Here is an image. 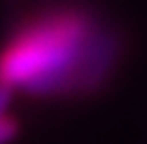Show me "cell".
Returning <instances> with one entry per match:
<instances>
[{"mask_svg": "<svg viewBox=\"0 0 147 144\" xmlns=\"http://www.w3.org/2000/svg\"><path fill=\"white\" fill-rule=\"evenodd\" d=\"M100 25L95 8L85 5H57L35 13L0 47V82L40 99L70 97Z\"/></svg>", "mask_w": 147, "mask_h": 144, "instance_id": "obj_1", "label": "cell"}, {"mask_svg": "<svg viewBox=\"0 0 147 144\" xmlns=\"http://www.w3.org/2000/svg\"><path fill=\"white\" fill-rule=\"evenodd\" d=\"M13 94H15L13 87H8V84L0 82V119L8 117V107H10V102H13Z\"/></svg>", "mask_w": 147, "mask_h": 144, "instance_id": "obj_4", "label": "cell"}, {"mask_svg": "<svg viewBox=\"0 0 147 144\" xmlns=\"http://www.w3.org/2000/svg\"><path fill=\"white\" fill-rule=\"evenodd\" d=\"M18 129H20V124H18V119L15 117H3L0 119V144H8V142H13L15 139V134H18Z\"/></svg>", "mask_w": 147, "mask_h": 144, "instance_id": "obj_3", "label": "cell"}, {"mask_svg": "<svg viewBox=\"0 0 147 144\" xmlns=\"http://www.w3.org/2000/svg\"><path fill=\"white\" fill-rule=\"evenodd\" d=\"M122 32L117 30L112 23L102 20V25L97 27L92 42L85 52V60L80 65L75 82H72V94L70 97H87L100 92L105 84L110 82V77L117 67V60L122 55Z\"/></svg>", "mask_w": 147, "mask_h": 144, "instance_id": "obj_2", "label": "cell"}]
</instances>
